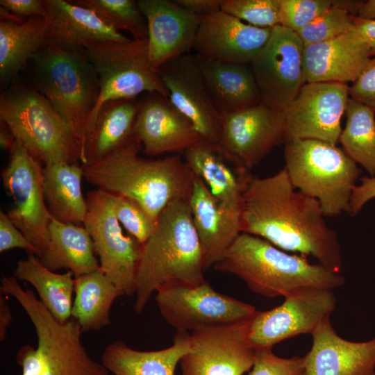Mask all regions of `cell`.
Segmentation results:
<instances>
[{
    "mask_svg": "<svg viewBox=\"0 0 375 375\" xmlns=\"http://www.w3.org/2000/svg\"><path fill=\"white\" fill-rule=\"evenodd\" d=\"M77 5L94 11L113 28L128 32L133 40L148 37L147 21L133 0H76Z\"/></svg>",
    "mask_w": 375,
    "mask_h": 375,
    "instance_id": "36",
    "label": "cell"
},
{
    "mask_svg": "<svg viewBox=\"0 0 375 375\" xmlns=\"http://www.w3.org/2000/svg\"><path fill=\"white\" fill-rule=\"evenodd\" d=\"M170 102L194 125L201 139L216 144L221 117L209 97L197 56L188 53L158 69Z\"/></svg>",
    "mask_w": 375,
    "mask_h": 375,
    "instance_id": "18",
    "label": "cell"
},
{
    "mask_svg": "<svg viewBox=\"0 0 375 375\" xmlns=\"http://www.w3.org/2000/svg\"><path fill=\"white\" fill-rule=\"evenodd\" d=\"M351 30L366 42L369 48L371 57L375 56V21L365 20L353 16Z\"/></svg>",
    "mask_w": 375,
    "mask_h": 375,
    "instance_id": "47",
    "label": "cell"
},
{
    "mask_svg": "<svg viewBox=\"0 0 375 375\" xmlns=\"http://www.w3.org/2000/svg\"><path fill=\"white\" fill-rule=\"evenodd\" d=\"M361 183L356 185L350 200L351 215H356L369 200L375 198V176L360 178Z\"/></svg>",
    "mask_w": 375,
    "mask_h": 375,
    "instance_id": "45",
    "label": "cell"
},
{
    "mask_svg": "<svg viewBox=\"0 0 375 375\" xmlns=\"http://www.w3.org/2000/svg\"><path fill=\"white\" fill-rule=\"evenodd\" d=\"M283 297L281 304L268 310H256L249 320L247 339L256 350L272 349L299 335H311L336 307L335 296L327 289L300 288Z\"/></svg>",
    "mask_w": 375,
    "mask_h": 375,
    "instance_id": "12",
    "label": "cell"
},
{
    "mask_svg": "<svg viewBox=\"0 0 375 375\" xmlns=\"http://www.w3.org/2000/svg\"><path fill=\"white\" fill-rule=\"evenodd\" d=\"M174 1L190 12L206 17L220 10L223 0H174Z\"/></svg>",
    "mask_w": 375,
    "mask_h": 375,
    "instance_id": "46",
    "label": "cell"
},
{
    "mask_svg": "<svg viewBox=\"0 0 375 375\" xmlns=\"http://www.w3.org/2000/svg\"><path fill=\"white\" fill-rule=\"evenodd\" d=\"M162 317L177 331H195L248 320L256 309L215 291L205 279L160 287L155 296Z\"/></svg>",
    "mask_w": 375,
    "mask_h": 375,
    "instance_id": "11",
    "label": "cell"
},
{
    "mask_svg": "<svg viewBox=\"0 0 375 375\" xmlns=\"http://www.w3.org/2000/svg\"><path fill=\"white\" fill-rule=\"evenodd\" d=\"M42 1L47 11V41L62 49L79 51L90 42L132 40L92 10L72 1Z\"/></svg>",
    "mask_w": 375,
    "mask_h": 375,
    "instance_id": "24",
    "label": "cell"
},
{
    "mask_svg": "<svg viewBox=\"0 0 375 375\" xmlns=\"http://www.w3.org/2000/svg\"><path fill=\"white\" fill-rule=\"evenodd\" d=\"M20 248L37 256V249L29 242L24 234L13 224L8 214L0 211V251Z\"/></svg>",
    "mask_w": 375,
    "mask_h": 375,
    "instance_id": "43",
    "label": "cell"
},
{
    "mask_svg": "<svg viewBox=\"0 0 375 375\" xmlns=\"http://www.w3.org/2000/svg\"><path fill=\"white\" fill-rule=\"evenodd\" d=\"M188 201L206 270L219 260L241 233L240 219L228 213L196 176Z\"/></svg>",
    "mask_w": 375,
    "mask_h": 375,
    "instance_id": "25",
    "label": "cell"
},
{
    "mask_svg": "<svg viewBox=\"0 0 375 375\" xmlns=\"http://www.w3.org/2000/svg\"><path fill=\"white\" fill-rule=\"evenodd\" d=\"M183 156L194 175L202 180L219 204L240 219L243 176L249 171L232 169L215 144L203 139L186 149Z\"/></svg>",
    "mask_w": 375,
    "mask_h": 375,
    "instance_id": "26",
    "label": "cell"
},
{
    "mask_svg": "<svg viewBox=\"0 0 375 375\" xmlns=\"http://www.w3.org/2000/svg\"><path fill=\"white\" fill-rule=\"evenodd\" d=\"M249 319L191 332L190 349L180 361L182 375H243L249 372L256 351L247 339Z\"/></svg>",
    "mask_w": 375,
    "mask_h": 375,
    "instance_id": "17",
    "label": "cell"
},
{
    "mask_svg": "<svg viewBox=\"0 0 375 375\" xmlns=\"http://www.w3.org/2000/svg\"><path fill=\"white\" fill-rule=\"evenodd\" d=\"M83 50L97 72L100 86L99 98L90 119L86 137L98 110L105 102L135 99L143 92L158 93L169 99L158 71L149 63L147 39L90 42Z\"/></svg>",
    "mask_w": 375,
    "mask_h": 375,
    "instance_id": "9",
    "label": "cell"
},
{
    "mask_svg": "<svg viewBox=\"0 0 375 375\" xmlns=\"http://www.w3.org/2000/svg\"><path fill=\"white\" fill-rule=\"evenodd\" d=\"M190 349V333L177 331L173 344L158 351H138L122 341L107 345L101 364L114 375H174L178 362Z\"/></svg>",
    "mask_w": 375,
    "mask_h": 375,
    "instance_id": "30",
    "label": "cell"
},
{
    "mask_svg": "<svg viewBox=\"0 0 375 375\" xmlns=\"http://www.w3.org/2000/svg\"><path fill=\"white\" fill-rule=\"evenodd\" d=\"M10 152V160L1 171L3 185L14 203L7 214L37 249L41 262L52 270V216L44 199L43 167L17 142Z\"/></svg>",
    "mask_w": 375,
    "mask_h": 375,
    "instance_id": "10",
    "label": "cell"
},
{
    "mask_svg": "<svg viewBox=\"0 0 375 375\" xmlns=\"http://www.w3.org/2000/svg\"><path fill=\"white\" fill-rule=\"evenodd\" d=\"M213 267L238 276L252 292L269 298L304 288L333 290L345 283L340 273L309 262L306 256L290 254L246 233L238 235Z\"/></svg>",
    "mask_w": 375,
    "mask_h": 375,
    "instance_id": "4",
    "label": "cell"
},
{
    "mask_svg": "<svg viewBox=\"0 0 375 375\" xmlns=\"http://www.w3.org/2000/svg\"><path fill=\"white\" fill-rule=\"evenodd\" d=\"M353 16L345 9L332 6L297 33L303 45L327 42L349 32Z\"/></svg>",
    "mask_w": 375,
    "mask_h": 375,
    "instance_id": "37",
    "label": "cell"
},
{
    "mask_svg": "<svg viewBox=\"0 0 375 375\" xmlns=\"http://www.w3.org/2000/svg\"><path fill=\"white\" fill-rule=\"evenodd\" d=\"M26 67L32 84L68 124L82 157L89 121L100 95L98 76L84 50H67L47 41Z\"/></svg>",
    "mask_w": 375,
    "mask_h": 375,
    "instance_id": "5",
    "label": "cell"
},
{
    "mask_svg": "<svg viewBox=\"0 0 375 375\" xmlns=\"http://www.w3.org/2000/svg\"><path fill=\"white\" fill-rule=\"evenodd\" d=\"M282 142L283 112L259 103L222 116L215 146L235 168L249 172Z\"/></svg>",
    "mask_w": 375,
    "mask_h": 375,
    "instance_id": "14",
    "label": "cell"
},
{
    "mask_svg": "<svg viewBox=\"0 0 375 375\" xmlns=\"http://www.w3.org/2000/svg\"><path fill=\"white\" fill-rule=\"evenodd\" d=\"M221 10L256 27L279 25V0H223Z\"/></svg>",
    "mask_w": 375,
    "mask_h": 375,
    "instance_id": "38",
    "label": "cell"
},
{
    "mask_svg": "<svg viewBox=\"0 0 375 375\" xmlns=\"http://www.w3.org/2000/svg\"><path fill=\"white\" fill-rule=\"evenodd\" d=\"M204 261L188 199L168 205L149 239L142 244L135 275L134 310L142 312L152 294L171 284L205 280Z\"/></svg>",
    "mask_w": 375,
    "mask_h": 375,
    "instance_id": "3",
    "label": "cell"
},
{
    "mask_svg": "<svg viewBox=\"0 0 375 375\" xmlns=\"http://www.w3.org/2000/svg\"><path fill=\"white\" fill-rule=\"evenodd\" d=\"M28 253L26 259L18 260L13 276L31 284L52 315L60 322H66L72 316L73 273H56L44 265L35 254Z\"/></svg>",
    "mask_w": 375,
    "mask_h": 375,
    "instance_id": "32",
    "label": "cell"
},
{
    "mask_svg": "<svg viewBox=\"0 0 375 375\" xmlns=\"http://www.w3.org/2000/svg\"><path fill=\"white\" fill-rule=\"evenodd\" d=\"M374 375H375V372H374Z\"/></svg>",
    "mask_w": 375,
    "mask_h": 375,
    "instance_id": "51",
    "label": "cell"
},
{
    "mask_svg": "<svg viewBox=\"0 0 375 375\" xmlns=\"http://www.w3.org/2000/svg\"><path fill=\"white\" fill-rule=\"evenodd\" d=\"M84 167L79 163L56 162L43 167L44 195L51 215L63 223L83 224L87 212L82 192Z\"/></svg>",
    "mask_w": 375,
    "mask_h": 375,
    "instance_id": "31",
    "label": "cell"
},
{
    "mask_svg": "<svg viewBox=\"0 0 375 375\" xmlns=\"http://www.w3.org/2000/svg\"><path fill=\"white\" fill-rule=\"evenodd\" d=\"M349 98L375 109V57L349 88Z\"/></svg>",
    "mask_w": 375,
    "mask_h": 375,
    "instance_id": "42",
    "label": "cell"
},
{
    "mask_svg": "<svg viewBox=\"0 0 375 375\" xmlns=\"http://www.w3.org/2000/svg\"><path fill=\"white\" fill-rule=\"evenodd\" d=\"M312 344L303 357L306 375H374L375 338L352 342L340 337L330 318L311 334Z\"/></svg>",
    "mask_w": 375,
    "mask_h": 375,
    "instance_id": "22",
    "label": "cell"
},
{
    "mask_svg": "<svg viewBox=\"0 0 375 375\" xmlns=\"http://www.w3.org/2000/svg\"><path fill=\"white\" fill-rule=\"evenodd\" d=\"M0 121L44 165L81 161V147L68 124L31 81L17 77L1 93Z\"/></svg>",
    "mask_w": 375,
    "mask_h": 375,
    "instance_id": "6",
    "label": "cell"
},
{
    "mask_svg": "<svg viewBox=\"0 0 375 375\" xmlns=\"http://www.w3.org/2000/svg\"><path fill=\"white\" fill-rule=\"evenodd\" d=\"M141 147L134 134L105 158L83 167V178L99 190L135 201L156 222L171 203L188 199L194 175L180 156L148 159L139 156Z\"/></svg>",
    "mask_w": 375,
    "mask_h": 375,
    "instance_id": "2",
    "label": "cell"
},
{
    "mask_svg": "<svg viewBox=\"0 0 375 375\" xmlns=\"http://www.w3.org/2000/svg\"><path fill=\"white\" fill-rule=\"evenodd\" d=\"M75 299L72 317L83 332L99 330L110 324V311L122 292L101 271L74 278Z\"/></svg>",
    "mask_w": 375,
    "mask_h": 375,
    "instance_id": "33",
    "label": "cell"
},
{
    "mask_svg": "<svg viewBox=\"0 0 375 375\" xmlns=\"http://www.w3.org/2000/svg\"><path fill=\"white\" fill-rule=\"evenodd\" d=\"M346 124L339 142L357 164L375 176V109L349 98L345 110Z\"/></svg>",
    "mask_w": 375,
    "mask_h": 375,
    "instance_id": "35",
    "label": "cell"
},
{
    "mask_svg": "<svg viewBox=\"0 0 375 375\" xmlns=\"http://www.w3.org/2000/svg\"><path fill=\"white\" fill-rule=\"evenodd\" d=\"M12 320V314L5 295L0 294V340L6 338L7 331Z\"/></svg>",
    "mask_w": 375,
    "mask_h": 375,
    "instance_id": "48",
    "label": "cell"
},
{
    "mask_svg": "<svg viewBox=\"0 0 375 375\" xmlns=\"http://www.w3.org/2000/svg\"><path fill=\"white\" fill-rule=\"evenodd\" d=\"M147 24L149 63L158 69L167 62L190 53L198 28L205 18L194 15L174 0H138Z\"/></svg>",
    "mask_w": 375,
    "mask_h": 375,
    "instance_id": "20",
    "label": "cell"
},
{
    "mask_svg": "<svg viewBox=\"0 0 375 375\" xmlns=\"http://www.w3.org/2000/svg\"><path fill=\"white\" fill-rule=\"evenodd\" d=\"M86 203L83 225L93 241L101 271L123 295H133L142 244L123 233L110 194L99 189L92 190L88 193Z\"/></svg>",
    "mask_w": 375,
    "mask_h": 375,
    "instance_id": "13",
    "label": "cell"
},
{
    "mask_svg": "<svg viewBox=\"0 0 375 375\" xmlns=\"http://www.w3.org/2000/svg\"><path fill=\"white\" fill-rule=\"evenodd\" d=\"M303 44L297 33L281 25L272 28L268 41L249 64L260 103L284 112L305 83Z\"/></svg>",
    "mask_w": 375,
    "mask_h": 375,
    "instance_id": "15",
    "label": "cell"
},
{
    "mask_svg": "<svg viewBox=\"0 0 375 375\" xmlns=\"http://www.w3.org/2000/svg\"><path fill=\"white\" fill-rule=\"evenodd\" d=\"M272 28H258L219 10L201 22L192 49L206 59L250 64L268 41Z\"/></svg>",
    "mask_w": 375,
    "mask_h": 375,
    "instance_id": "19",
    "label": "cell"
},
{
    "mask_svg": "<svg viewBox=\"0 0 375 375\" xmlns=\"http://www.w3.org/2000/svg\"><path fill=\"white\" fill-rule=\"evenodd\" d=\"M110 194L117 219L132 237L143 244L152 234L156 222L132 199L121 195Z\"/></svg>",
    "mask_w": 375,
    "mask_h": 375,
    "instance_id": "39",
    "label": "cell"
},
{
    "mask_svg": "<svg viewBox=\"0 0 375 375\" xmlns=\"http://www.w3.org/2000/svg\"><path fill=\"white\" fill-rule=\"evenodd\" d=\"M356 17L365 20L375 21V0L360 1Z\"/></svg>",
    "mask_w": 375,
    "mask_h": 375,
    "instance_id": "49",
    "label": "cell"
},
{
    "mask_svg": "<svg viewBox=\"0 0 375 375\" xmlns=\"http://www.w3.org/2000/svg\"><path fill=\"white\" fill-rule=\"evenodd\" d=\"M22 307L35 330L38 346L25 344L18 351L22 375H109L83 344L77 320L60 322L36 297L25 300Z\"/></svg>",
    "mask_w": 375,
    "mask_h": 375,
    "instance_id": "8",
    "label": "cell"
},
{
    "mask_svg": "<svg viewBox=\"0 0 375 375\" xmlns=\"http://www.w3.org/2000/svg\"><path fill=\"white\" fill-rule=\"evenodd\" d=\"M349 88L347 83L337 82L305 83L283 112L285 143L314 139L336 144L349 99Z\"/></svg>",
    "mask_w": 375,
    "mask_h": 375,
    "instance_id": "16",
    "label": "cell"
},
{
    "mask_svg": "<svg viewBox=\"0 0 375 375\" xmlns=\"http://www.w3.org/2000/svg\"><path fill=\"white\" fill-rule=\"evenodd\" d=\"M285 169L294 187L317 199L324 216L350 212V200L360 170L336 144L314 139L286 142Z\"/></svg>",
    "mask_w": 375,
    "mask_h": 375,
    "instance_id": "7",
    "label": "cell"
},
{
    "mask_svg": "<svg viewBox=\"0 0 375 375\" xmlns=\"http://www.w3.org/2000/svg\"><path fill=\"white\" fill-rule=\"evenodd\" d=\"M0 81L9 85L26 69L47 42V20L43 17L18 19L1 8Z\"/></svg>",
    "mask_w": 375,
    "mask_h": 375,
    "instance_id": "29",
    "label": "cell"
},
{
    "mask_svg": "<svg viewBox=\"0 0 375 375\" xmlns=\"http://www.w3.org/2000/svg\"><path fill=\"white\" fill-rule=\"evenodd\" d=\"M324 217L319 201L296 189L284 167L265 178L244 174L241 233L261 238L285 251L310 255L340 273V244Z\"/></svg>",
    "mask_w": 375,
    "mask_h": 375,
    "instance_id": "1",
    "label": "cell"
},
{
    "mask_svg": "<svg viewBox=\"0 0 375 375\" xmlns=\"http://www.w3.org/2000/svg\"><path fill=\"white\" fill-rule=\"evenodd\" d=\"M49 233L52 271L67 268L76 278L100 269L93 241L84 226L63 223L52 217Z\"/></svg>",
    "mask_w": 375,
    "mask_h": 375,
    "instance_id": "34",
    "label": "cell"
},
{
    "mask_svg": "<svg viewBox=\"0 0 375 375\" xmlns=\"http://www.w3.org/2000/svg\"><path fill=\"white\" fill-rule=\"evenodd\" d=\"M332 6V0H279V25L297 33Z\"/></svg>",
    "mask_w": 375,
    "mask_h": 375,
    "instance_id": "40",
    "label": "cell"
},
{
    "mask_svg": "<svg viewBox=\"0 0 375 375\" xmlns=\"http://www.w3.org/2000/svg\"><path fill=\"white\" fill-rule=\"evenodd\" d=\"M1 8L18 19L33 17L47 18V11L42 0H1Z\"/></svg>",
    "mask_w": 375,
    "mask_h": 375,
    "instance_id": "44",
    "label": "cell"
},
{
    "mask_svg": "<svg viewBox=\"0 0 375 375\" xmlns=\"http://www.w3.org/2000/svg\"><path fill=\"white\" fill-rule=\"evenodd\" d=\"M196 56L209 97L220 117L260 103L250 66Z\"/></svg>",
    "mask_w": 375,
    "mask_h": 375,
    "instance_id": "27",
    "label": "cell"
},
{
    "mask_svg": "<svg viewBox=\"0 0 375 375\" xmlns=\"http://www.w3.org/2000/svg\"><path fill=\"white\" fill-rule=\"evenodd\" d=\"M0 126V144L2 149L10 151L16 142L14 135L9 128L1 121Z\"/></svg>",
    "mask_w": 375,
    "mask_h": 375,
    "instance_id": "50",
    "label": "cell"
},
{
    "mask_svg": "<svg viewBox=\"0 0 375 375\" xmlns=\"http://www.w3.org/2000/svg\"><path fill=\"white\" fill-rule=\"evenodd\" d=\"M249 375H306L303 358H285L275 355L272 349H258Z\"/></svg>",
    "mask_w": 375,
    "mask_h": 375,
    "instance_id": "41",
    "label": "cell"
},
{
    "mask_svg": "<svg viewBox=\"0 0 375 375\" xmlns=\"http://www.w3.org/2000/svg\"><path fill=\"white\" fill-rule=\"evenodd\" d=\"M134 134L146 154L184 152L201 139L192 123L158 93H148L140 102Z\"/></svg>",
    "mask_w": 375,
    "mask_h": 375,
    "instance_id": "21",
    "label": "cell"
},
{
    "mask_svg": "<svg viewBox=\"0 0 375 375\" xmlns=\"http://www.w3.org/2000/svg\"><path fill=\"white\" fill-rule=\"evenodd\" d=\"M140 105L135 98L109 101L99 108L85 139L83 167L105 158L133 138Z\"/></svg>",
    "mask_w": 375,
    "mask_h": 375,
    "instance_id": "28",
    "label": "cell"
},
{
    "mask_svg": "<svg viewBox=\"0 0 375 375\" xmlns=\"http://www.w3.org/2000/svg\"><path fill=\"white\" fill-rule=\"evenodd\" d=\"M371 58L366 42L352 30L327 42L303 45L305 83H353Z\"/></svg>",
    "mask_w": 375,
    "mask_h": 375,
    "instance_id": "23",
    "label": "cell"
}]
</instances>
